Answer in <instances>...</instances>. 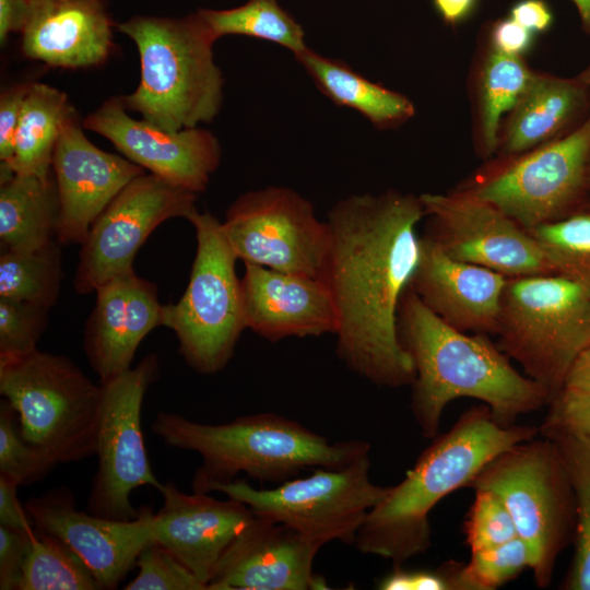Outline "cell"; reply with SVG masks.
<instances>
[{
  "label": "cell",
  "mask_w": 590,
  "mask_h": 590,
  "mask_svg": "<svg viewBox=\"0 0 590 590\" xmlns=\"http://www.w3.org/2000/svg\"><path fill=\"white\" fill-rule=\"evenodd\" d=\"M420 196L386 190L340 199L327 214L322 280L337 312L335 352L378 387L411 386L415 369L398 335V312L420 259Z\"/></svg>",
  "instance_id": "1"
},
{
  "label": "cell",
  "mask_w": 590,
  "mask_h": 590,
  "mask_svg": "<svg viewBox=\"0 0 590 590\" xmlns=\"http://www.w3.org/2000/svg\"><path fill=\"white\" fill-rule=\"evenodd\" d=\"M398 335L415 377L410 408L425 438L439 434L441 415L459 398L487 405L502 426L548 404L551 394L519 373L487 334L468 333L445 323L408 287L398 312Z\"/></svg>",
  "instance_id": "2"
},
{
  "label": "cell",
  "mask_w": 590,
  "mask_h": 590,
  "mask_svg": "<svg viewBox=\"0 0 590 590\" xmlns=\"http://www.w3.org/2000/svg\"><path fill=\"white\" fill-rule=\"evenodd\" d=\"M538 434L536 426H502L483 403L468 409L447 432L433 438L405 477L370 509L354 543L357 550L389 559L393 566L427 552L432 509L450 493L467 487L497 455Z\"/></svg>",
  "instance_id": "3"
},
{
  "label": "cell",
  "mask_w": 590,
  "mask_h": 590,
  "mask_svg": "<svg viewBox=\"0 0 590 590\" xmlns=\"http://www.w3.org/2000/svg\"><path fill=\"white\" fill-rule=\"evenodd\" d=\"M152 432L169 447L196 451L192 492L211 493L237 474L283 483L309 468L341 469L370 451L364 440L330 442L296 421L266 412L211 425L161 411Z\"/></svg>",
  "instance_id": "4"
},
{
  "label": "cell",
  "mask_w": 590,
  "mask_h": 590,
  "mask_svg": "<svg viewBox=\"0 0 590 590\" xmlns=\"http://www.w3.org/2000/svg\"><path fill=\"white\" fill-rule=\"evenodd\" d=\"M116 27L140 56L139 85L120 96L127 110L172 132L216 117L224 78L214 61L216 39L198 11L182 17L134 15Z\"/></svg>",
  "instance_id": "5"
},
{
  "label": "cell",
  "mask_w": 590,
  "mask_h": 590,
  "mask_svg": "<svg viewBox=\"0 0 590 590\" xmlns=\"http://www.w3.org/2000/svg\"><path fill=\"white\" fill-rule=\"evenodd\" d=\"M0 393L16 413L22 437L56 465L95 455L101 385L67 356L36 349L0 358Z\"/></svg>",
  "instance_id": "6"
},
{
  "label": "cell",
  "mask_w": 590,
  "mask_h": 590,
  "mask_svg": "<svg viewBox=\"0 0 590 590\" xmlns=\"http://www.w3.org/2000/svg\"><path fill=\"white\" fill-rule=\"evenodd\" d=\"M495 335L552 399L590 345V292L556 273L508 278Z\"/></svg>",
  "instance_id": "7"
},
{
  "label": "cell",
  "mask_w": 590,
  "mask_h": 590,
  "mask_svg": "<svg viewBox=\"0 0 590 590\" xmlns=\"http://www.w3.org/2000/svg\"><path fill=\"white\" fill-rule=\"evenodd\" d=\"M467 487L491 491L503 500L518 536L529 547L535 585L548 587L576 526L573 487L554 441L542 436L511 446L485 464Z\"/></svg>",
  "instance_id": "8"
},
{
  "label": "cell",
  "mask_w": 590,
  "mask_h": 590,
  "mask_svg": "<svg viewBox=\"0 0 590 590\" xmlns=\"http://www.w3.org/2000/svg\"><path fill=\"white\" fill-rule=\"evenodd\" d=\"M187 220L196 231V256L179 300L162 305L161 326L174 331L178 352L192 369L213 375L226 367L247 329L238 259L216 216L194 210Z\"/></svg>",
  "instance_id": "9"
},
{
  "label": "cell",
  "mask_w": 590,
  "mask_h": 590,
  "mask_svg": "<svg viewBox=\"0 0 590 590\" xmlns=\"http://www.w3.org/2000/svg\"><path fill=\"white\" fill-rule=\"evenodd\" d=\"M369 453L341 469L318 468L270 489L244 480L219 485L214 492L247 505L255 515L283 523L321 546L340 541L354 544L367 514L389 487L369 477Z\"/></svg>",
  "instance_id": "10"
},
{
  "label": "cell",
  "mask_w": 590,
  "mask_h": 590,
  "mask_svg": "<svg viewBox=\"0 0 590 590\" xmlns=\"http://www.w3.org/2000/svg\"><path fill=\"white\" fill-rule=\"evenodd\" d=\"M590 114L569 133L519 156L499 160L461 190L524 228L558 220L590 197Z\"/></svg>",
  "instance_id": "11"
},
{
  "label": "cell",
  "mask_w": 590,
  "mask_h": 590,
  "mask_svg": "<svg viewBox=\"0 0 590 590\" xmlns=\"http://www.w3.org/2000/svg\"><path fill=\"white\" fill-rule=\"evenodd\" d=\"M156 354L135 367L99 382L102 390L97 427V470L92 480L87 511L116 520L135 519L131 493L149 485L162 486L148 458L141 427L144 396L158 377Z\"/></svg>",
  "instance_id": "12"
},
{
  "label": "cell",
  "mask_w": 590,
  "mask_h": 590,
  "mask_svg": "<svg viewBox=\"0 0 590 590\" xmlns=\"http://www.w3.org/2000/svg\"><path fill=\"white\" fill-rule=\"evenodd\" d=\"M223 233L244 263L323 278L330 233L314 204L297 191L270 186L238 197L222 222Z\"/></svg>",
  "instance_id": "13"
},
{
  "label": "cell",
  "mask_w": 590,
  "mask_h": 590,
  "mask_svg": "<svg viewBox=\"0 0 590 590\" xmlns=\"http://www.w3.org/2000/svg\"><path fill=\"white\" fill-rule=\"evenodd\" d=\"M197 198L151 173L133 178L97 216L82 243L74 291L85 295L133 272L134 257L153 231L169 219L187 220L197 210Z\"/></svg>",
  "instance_id": "14"
},
{
  "label": "cell",
  "mask_w": 590,
  "mask_h": 590,
  "mask_svg": "<svg viewBox=\"0 0 590 590\" xmlns=\"http://www.w3.org/2000/svg\"><path fill=\"white\" fill-rule=\"evenodd\" d=\"M420 199L425 234L449 257L507 278L553 273L530 232L495 205L461 190Z\"/></svg>",
  "instance_id": "15"
},
{
  "label": "cell",
  "mask_w": 590,
  "mask_h": 590,
  "mask_svg": "<svg viewBox=\"0 0 590 590\" xmlns=\"http://www.w3.org/2000/svg\"><path fill=\"white\" fill-rule=\"evenodd\" d=\"M82 126L109 140L143 169L197 194L206 190L221 162L220 142L210 130H163L132 118L120 96L105 101L82 120Z\"/></svg>",
  "instance_id": "16"
},
{
  "label": "cell",
  "mask_w": 590,
  "mask_h": 590,
  "mask_svg": "<svg viewBox=\"0 0 590 590\" xmlns=\"http://www.w3.org/2000/svg\"><path fill=\"white\" fill-rule=\"evenodd\" d=\"M26 511L36 529L55 535L86 565L102 587L116 589L153 541V512L142 506L132 520H116L81 511L68 489L31 497Z\"/></svg>",
  "instance_id": "17"
},
{
  "label": "cell",
  "mask_w": 590,
  "mask_h": 590,
  "mask_svg": "<svg viewBox=\"0 0 590 590\" xmlns=\"http://www.w3.org/2000/svg\"><path fill=\"white\" fill-rule=\"evenodd\" d=\"M76 111L66 122L52 156L59 197L56 240L80 244L113 199L144 169L127 157L105 152L84 134Z\"/></svg>",
  "instance_id": "18"
},
{
  "label": "cell",
  "mask_w": 590,
  "mask_h": 590,
  "mask_svg": "<svg viewBox=\"0 0 590 590\" xmlns=\"http://www.w3.org/2000/svg\"><path fill=\"white\" fill-rule=\"evenodd\" d=\"M321 545L294 529L255 515L221 556L210 590L327 589L312 571Z\"/></svg>",
  "instance_id": "19"
},
{
  "label": "cell",
  "mask_w": 590,
  "mask_h": 590,
  "mask_svg": "<svg viewBox=\"0 0 590 590\" xmlns=\"http://www.w3.org/2000/svg\"><path fill=\"white\" fill-rule=\"evenodd\" d=\"M158 492L163 505L153 515V541L178 558L206 586L237 534L255 514L234 498L220 500L206 493L186 494L172 482Z\"/></svg>",
  "instance_id": "20"
},
{
  "label": "cell",
  "mask_w": 590,
  "mask_h": 590,
  "mask_svg": "<svg viewBox=\"0 0 590 590\" xmlns=\"http://www.w3.org/2000/svg\"><path fill=\"white\" fill-rule=\"evenodd\" d=\"M507 281L499 272L449 257L424 234L409 287L450 327L495 335Z\"/></svg>",
  "instance_id": "21"
},
{
  "label": "cell",
  "mask_w": 590,
  "mask_h": 590,
  "mask_svg": "<svg viewBox=\"0 0 590 590\" xmlns=\"http://www.w3.org/2000/svg\"><path fill=\"white\" fill-rule=\"evenodd\" d=\"M244 264L240 284L247 329L270 342L335 333L337 312L323 280Z\"/></svg>",
  "instance_id": "22"
},
{
  "label": "cell",
  "mask_w": 590,
  "mask_h": 590,
  "mask_svg": "<svg viewBox=\"0 0 590 590\" xmlns=\"http://www.w3.org/2000/svg\"><path fill=\"white\" fill-rule=\"evenodd\" d=\"M95 292L83 347L102 382L131 368L142 340L161 327L162 304L156 285L134 271L104 282Z\"/></svg>",
  "instance_id": "23"
},
{
  "label": "cell",
  "mask_w": 590,
  "mask_h": 590,
  "mask_svg": "<svg viewBox=\"0 0 590 590\" xmlns=\"http://www.w3.org/2000/svg\"><path fill=\"white\" fill-rule=\"evenodd\" d=\"M113 25L104 0H30L21 51L54 68L99 66L114 48Z\"/></svg>",
  "instance_id": "24"
},
{
  "label": "cell",
  "mask_w": 590,
  "mask_h": 590,
  "mask_svg": "<svg viewBox=\"0 0 590 590\" xmlns=\"http://www.w3.org/2000/svg\"><path fill=\"white\" fill-rule=\"evenodd\" d=\"M590 114V97L579 79L534 73L502 128L500 160L519 156L576 129Z\"/></svg>",
  "instance_id": "25"
},
{
  "label": "cell",
  "mask_w": 590,
  "mask_h": 590,
  "mask_svg": "<svg viewBox=\"0 0 590 590\" xmlns=\"http://www.w3.org/2000/svg\"><path fill=\"white\" fill-rule=\"evenodd\" d=\"M294 57L327 97L358 111L376 128L397 127L414 116V105L406 96L366 79L340 60L309 47Z\"/></svg>",
  "instance_id": "26"
},
{
  "label": "cell",
  "mask_w": 590,
  "mask_h": 590,
  "mask_svg": "<svg viewBox=\"0 0 590 590\" xmlns=\"http://www.w3.org/2000/svg\"><path fill=\"white\" fill-rule=\"evenodd\" d=\"M59 197L54 175L14 174L0 184L1 251H27L56 240Z\"/></svg>",
  "instance_id": "27"
},
{
  "label": "cell",
  "mask_w": 590,
  "mask_h": 590,
  "mask_svg": "<svg viewBox=\"0 0 590 590\" xmlns=\"http://www.w3.org/2000/svg\"><path fill=\"white\" fill-rule=\"evenodd\" d=\"M76 110L68 95L45 83L32 82L14 138L9 164L15 174L47 179L52 176V156L68 119Z\"/></svg>",
  "instance_id": "28"
},
{
  "label": "cell",
  "mask_w": 590,
  "mask_h": 590,
  "mask_svg": "<svg viewBox=\"0 0 590 590\" xmlns=\"http://www.w3.org/2000/svg\"><path fill=\"white\" fill-rule=\"evenodd\" d=\"M533 75L521 57L492 48L485 58L479 84L480 148L485 157L496 153L503 117L516 107Z\"/></svg>",
  "instance_id": "29"
},
{
  "label": "cell",
  "mask_w": 590,
  "mask_h": 590,
  "mask_svg": "<svg viewBox=\"0 0 590 590\" xmlns=\"http://www.w3.org/2000/svg\"><path fill=\"white\" fill-rule=\"evenodd\" d=\"M576 503L574 556L562 583L565 590H590V436L555 434Z\"/></svg>",
  "instance_id": "30"
},
{
  "label": "cell",
  "mask_w": 590,
  "mask_h": 590,
  "mask_svg": "<svg viewBox=\"0 0 590 590\" xmlns=\"http://www.w3.org/2000/svg\"><path fill=\"white\" fill-rule=\"evenodd\" d=\"M198 12L216 40L225 35H246L278 44L293 55L308 48L304 30L278 0H247L233 9Z\"/></svg>",
  "instance_id": "31"
},
{
  "label": "cell",
  "mask_w": 590,
  "mask_h": 590,
  "mask_svg": "<svg viewBox=\"0 0 590 590\" xmlns=\"http://www.w3.org/2000/svg\"><path fill=\"white\" fill-rule=\"evenodd\" d=\"M61 245L57 240L27 251H1L0 298L51 308L63 276Z\"/></svg>",
  "instance_id": "32"
},
{
  "label": "cell",
  "mask_w": 590,
  "mask_h": 590,
  "mask_svg": "<svg viewBox=\"0 0 590 590\" xmlns=\"http://www.w3.org/2000/svg\"><path fill=\"white\" fill-rule=\"evenodd\" d=\"M99 589L96 578L67 544L34 527L19 590Z\"/></svg>",
  "instance_id": "33"
},
{
  "label": "cell",
  "mask_w": 590,
  "mask_h": 590,
  "mask_svg": "<svg viewBox=\"0 0 590 590\" xmlns=\"http://www.w3.org/2000/svg\"><path fill=\"white\" fill-rule=\"evenodd\" d=\"M553 273L590 292V197L569 214L528 229Z\"/></svg>",
  "instance_id": "34"
},
{
  "label": "cell",
  "mask_w": 590,
  "mask_h": 590,
  "mask_svg": "<svg viewBox=\"0 0 590 590\" xmlns=\"http://www.w3.org/2000/svg\"><path fill=\"white\" fill-rule=\"evenodd\" d=\"M531 567L530 551L519 536L471 552L467 563L453 562L455 590H495Z\"/></svg>",
  "instance_id": "35"
},
{
  "label": "cell",
  "mask_w": 590,
  "mask_h": 590,
  "mask_svg": "<svg viewBox=\"0 0 590 590\" xmlns=\"http://www.w3.org/2000/svg\"><path fill=\"white\" fill-rule=\"evenodd\" d=\"M17 415L4 399L0 405V474L20 485L42 480L56 463L27 442L16 427Z\"/></svg>",
  "instance_id": "36"
},
{
  "label": "cell",
  "mask_w": 590,
  "mask_h": 590,
  "mask_svg": "<svg viewBox=\"0 0 590 590\" xmlns=\"http://www.w3.org/2000/svg\"><path fill=\"white\" fill-rule=\"evenodd\" d=\"M50 308L0 298V358L35 351L48 326Z\"/></svg>",
  "instance_id": "37"
},
{
  "label": "cell",
  "mask_w": 590,
  "mask_h": 590,
  "mask_svg": "<svg viewBox=\"0 0 590 590\" xmlns=\"http://www.w3.org/2000/svg\"><path fill=\"white\" fill-rule=\"evenodd\" d=\"M464 521L465 542L471 552L494 547L518 536L510 512L493 492L476 489Z\"/></svg>",
  "instance_id": "38"
},
{
  "label": "cell",
  "mask_w": 590,
  "mask_h": 590,
  "mask_svg": "<svg viewBox=\"0 0 590 590\" xmlns=\"http://www.w3.org/2000/svg\"><path fill=\"white\" fill-rule=\"evenodd\" d=\"M135 565L139 573L123 587L126 590L206 589L189 568L155 541L142 550Z\"/></svg>",
  "instance_id": "39"
},
{
  "label": "cell",
  "mask_w": 590,
  "mask_h": 590,
  "mask_svg": "<svg viewBox=\"0 0 590 590\" xmlns=\"http://www.w3.org/2000/svg\"><path fill=\"white\" fill-rule=\"evenodd\" d=\"M539 434L590 436V389L563 388L547 404Z\"/></svg>",
  "instance_id": "40"
},
{
  "label": "cell",
  "mask_w": 590,
  "mask_h": 590,
  "mask_svg": "<svg viewBox=\"0 0 590 590\" xmlns=\"http://www.w3.org/2000/svg\"><path fill=\"white\" fill-rule=\"evenodd\" d=\"M453 560L436 569H405L393 566L377 583L381 590H455L452 579Z\"/></svg>",
  "instance_id": "41"
},
{
  "label": "cell",
  "mask_w": 590,
  "mask_h": 590,
  "mask_svg": "<svg viewBox=\"0 0 590 590\" xmlns=\"http://www.w3.org/2000/svg\"><path fill=\"white\" fill-rule=\"evenodd\" d=\"M33 529L22 530L0 524L1 590H19Z\"/></svg>",
  "instance_id": "42"
},
{
  "label": "cell",
  "mask_w": 590,
  "mask_h": 590,
  "mask_svg": "<svg viewBox=\"0 0 590 590\" xmlns=\"http://www.w3.org/2000/svg\"><path fill=\"white\" fill-rule=\"evenodd\" d=\"M32 82L7 86L0 94V164L13 157L14 138Z\"/></svg>",
  "instance_id": "43"
},
{
  "label": "cell",
  "mask_w": 590,
  "mask_h": 590,
  "mask_svg": "<svg viewBox=\"0 0 590 590\" xmlns=\"http://www.w3.org/2000/svg\"><path fill=\"white\" fill-rule=\"evenodd\" d=\"M492 48L509 56L521 57L532 44V32L512 19L495 24L491 34Z\"/></svg>",
  "instance_id": "44"
},
{
  "label": "cell",
  "mask_w": 590,
  "mask_h": 590,
  "mask_svg": "<svg viewBox=\"0 0 590 590\" xmlns=\"http://www.w3.org/2000/svg\"><path fill=\"white\" fill-rule=\"evenodd\" d=\"M19 485L0 474V524L32 530L34 524L17 498Z\"/></svg>",
  "instance_id": "45"
},
{
  "label": "cell",
  "mask_w": 590,
  "mask_h": 590,
  "mask_svg": "<svg viewBox=\"0 0 590 590\" xmlns=\"http://www.w3.org/2000/svg\"><path fill=\"white\" fill-rule=\"evenodd\" d=\"M510 19L530 32H544L552 23V13L542 0H522L515 4Z\"/></svg>",
  "instance_id": "46"
},
{
  "label": "cell",
  "mask_w": 590,
  "mask_h": 590,
  "mask_svg": "<svg viewBox=\"0 0 590 590\" xmlns=\"http://www.w3.org/2000/svg\"><path fill=\"white\" fill-rule=\"evenodd\" d=\"M30 15V0H0V43L12 33H22Z\"/></svg>",
  "instance_id": "47"
},
{
  "label": "cell",
  "mask_w": 590,
  "mask_h": 590,
  "mask_svg": "<svg viewBox=\"0 0 590 590\" xmlns=\"http://www.w3.org/2000/svg\"><path fill=\"white\" fill-rule=\"evenodd\" d=\"M563 388L590 389V345L575 361Z\"/></svg>",
  "instance_id": "48"
},
{
  "label": "cell",
  "mask_w": 590,
  "mask_h": 590,
  "mask_svg": "<svg viewBox=\"0 0 590 590\" xmlns=\"http://www.w3.org/2000/svg\"><path fill=\"white\" fill-rule=\"evenodd\" d=\"M434 3L445 21L457 23L471 12L475 0H434Z\"/></svg>",
  "instance_id": "49"
},
{
  "label": "cell",
  "mask_w": 590,
  "mask_h": 590,
  "mask_svg": "<svg viewBox=\"0 0 590 590\" xmlns=\"http://www.w3.org/2000/svg\"><path fill=\"white\" fill-rule=\"evenodd\" d=\"M577 7L583 30L590 34V0H573Z\"/></svg>",
  "instance_id": "50"
},
{
  "label": "cell",
  "mask_w": 590,
  "mask_h": 590,
  "mask_svg": "<svg viewBox=\"0 0 590 590\" xmlns=\"http://www.w3.org/2000/svg\"><path fill=\"white\" fill-rule=\"evenodd\" d=\"M578 76L587 87L590 97V64Z\"/></svg>",
  "instance_id": "51"
},
{
  "label": "cell",
  "mask_w": 590,
  "mask_h": 590,
  "mask_svg": "<svg viewBox=\"0 0 590 590\" xmlns=\"http://www.w3.org/2000/svg\"><path fill=\"white\" fill-rule=\"evenodd\" d=\"M589 182H590V164H589Z\"/></svg>",
  "instance_id": "52"
}]
</instances>
